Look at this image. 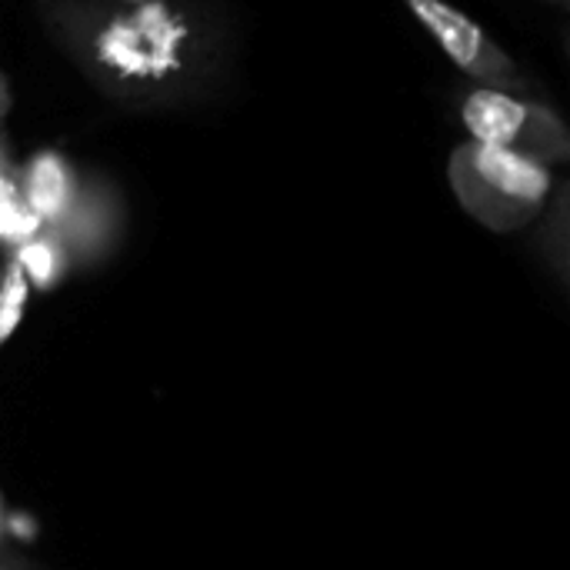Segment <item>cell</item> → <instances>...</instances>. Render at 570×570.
<instances>
[{
    "label": "cell",
    "mask_w": 570,
    "mask_h": 570,
    "mask_svg": "<svg viewBox=\"0 0 570 570\" xmlns=\"http://www.w3.org/2000/svg\"><path fill=\"white\" fill-rule=\"evenodd\" d=\"M10 114V83L7 77L0 73V127H3V117Z\"/></svg>",
    "instance_id": "cell-9"
},
{
    "label": "cell",
    "mask_w": 570,
    "mask_h": 570,
    "mask_svg": "<svg viewBox=\"0 0 570 570\" xmlns=\"http://www.w3.org/2000/svg\"><path fill=\"white\" fill-rule=\"evenodd\" d=\"M13 174V164H10V147H7V134L0 127V177H10Z\"/></svg>",
    "instance_id": "cell-8"
},
{
    "label": "cell",
    "mask_w": 570,
    "mask_h": 570,
    "mask_svg": "<svg viewBox=\"0 0 570 570\" xmlns=\"http://www.w3.org/2000/svg\"><path fill=\"white\" fill-rule=\"evenodd\" d=\"M47 33L114 104H197L224 73V27L197 0H37Z\"/></svg>",
    "instance_id": "cell-1"
},
{
    "label": "cell",
    "mask_w": 570,
    "mask_h": 570,
    "mask_svg": "<svg viewBox=\"0 0 570 570\" xmlns=\"http://www.w3.org/2000/svg\"><path fill=\"white\" fill-rule=\"evenodd\" d=\"M417 23L434 37V43L451 57V63L468 73L471 83L501 87L514 94H531L534 80L524 73V67L464 10H458L448 0H401Z\"/></svg>",
    "instance_id": "cell-4"
},
{
    "label": "cell",
    "mask_w": 570,
    "mask_h": 570,
    "mask_svg": "<svg viewBox=\"0 0 570 570\" xmlns=\"http://www.w3.org/2000/svg\"><path fill=\"white\" fill-rule=\"evenodd\" d=\"M448 177L471 217L494 230L524 227L554 194V167L478 140H464L454 147L448 160Z\"/></svg>",
    "instance_id": "cell-2"
},
{
    "label": "cell",
    "mask_w": 570,
    "mask_h": 570,
    "mask_svg": "<svg viewBox=\"0 0 570 570\" xmlns=\"http://www.w3.org/2000/svg\"><path fill=\"white\" fill-rule=\"evenodd\" d=\"M554 3H568V0H554Z\"/></svg>",
    "instance_id": "cell-10"
},
{
    "label": "cell",
    "mask_w": 570,
    "mask_h": 570,
    "mask_svg": "<svg viewBox=\"0 0 570 570\" xmlns=\"http://www.w3.org/2000/svg\"><path fill=\"white\" fill-rule=\"evenodd\" d=\"M458 117L468 130V140L508 147L528 154L548 167L570 157V134L564 117L528 94L468 83L458 94Z\"/></svg>",
    "instance_id": "cell-3"
},
{
    "label": "cell",
    "mask_w": 570,
    "mask_h": 570,
    "mask_svg": "<svg viewBox=\"0 0 570 570\" xmlns=\"http://www.w3.org/2000/svg\"><path fill=\"white\" fill-rule=\"evenodd\" d=\"M0 244H3V240H0Z\"/></svg>",
    "instance_id": "cell-11"
},
{
    "label": "cell",
    "mask_w": 570,
    "mask_h": 570,
    "mask_svg": "<svg viewBox=\"0 0 570 570\" xmlns=\"http://www.w3.org/2000/svg\"><path fill=\"white\" fill-rule=\"evenodd\" d=\"M80 180L83 177L60 150H37L23 164L17 187H20V197L30 207V214L40 220V227H57L67 217V210L73 207Z\"/></svg>",
    "instance_id": "cell-5"
},
{
    "label": "cell",
    "mask_w": 570,
    "mask_h": 570,
    "mask_svg": "<svg viewBox=\"0 0 570 570\" xmlns=\"http://www.w3.org/2000/svg\"><path fill=\"white\" fill-rule=\"evenodd\" d=\"M27 297H30V284H27L23 271L17 267L13 257H3L0 261V344L10 341L13 331L20 327Z\"/></svg>",
    "instance_id": "cell-7"
},
{
    "label": "cell",
    "mask_w": 570,
    "mask_h": 570,
    "mask_svg": "<svg viewBox=\"0 0 570 570\" xmlns=\"http://www.w3.org/2000/svg\"><path fill=\"white\" fill-rule=\"evenodd\" d=\"M10 257H13V261H17V267L23 271L27 284H30V287H37V291L53 287V284L63 277L67 261H70V254H67L63 240H60L50 227H40L33 237H27V240L13 244V247H10Z\"/></svg>",
    "instance_id": "cell-6"
}]
</instances>
